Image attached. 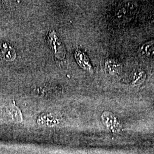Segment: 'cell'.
Segmentation results:
<instances>
[{
  "instance_id": "cell-2",
  "label": "cell",
  "mask_w": 154,
  "mask_h": 154,
  "mask_svg": "<svg viewBox=\"0 0 154 154\" xmlns=\"http://www.w3.org/2000/svg\"><path fill=\"white\" fill-rule=\"evenodd\" d=\"M16 51L11 45L5 41H0V62L14 61L16 58Z\"/></svg>"
},
{
  "instance_id": "cell-5",
  "label": "cell",
  "mask_w": 154,
  "mask_h": 154,
  "mask_svg": "<svg viewBox=\"0 0 154 154\" xmlns=\"http://www.w3.org/2000/svg\"><path fill=\"white\" fill-rule=\"evenodd\" d=\"M60 118L55 114H43L39 116L37 122L39 125H46V126H53L59 123Z\"/></svg>"
},
{
  "instance_id": "cell-4",
  "label": "cell",
  "mask_w": 154,
  "mask_h": 154,
  "mask_svg": "<svg viewBox=\"0 0 154 154\" xmlns=\"http://www.w3.org/2000/svg\"><path fill=\"white\" fill-rule=\"evenodd\" d=\"M105 71L110 76H118L121 72V65L114 60L109 59L105 62Z\"/></svg>"
},
{
  "instance_id": "cell-7",
  "label": "cell",
  "mask_w": 154,
  "mask_h": 154,
  "mask_svg": "<svg viewBox=\"0 0 154 154\" xmlns=\"http://www.w3.org/2000/svg\"><path fill=\"white\" fill-rule=\"evenodd\" d=\"M138 53L140 55L146 57L153 56L154 55V39L148 41L142 45L138 49Z\"/></svg>"
},
{
  "instance_id": "cell-1",
  "label": "cell",
  "mask_w": 154,
  "mask_h": 154,
  "mask_svg": "<svg viewBox=\"0 0 154 154\" xmlns=\"http://www.w3.org/2000/svg\"><path fill=\"white\" fill-rule=\"evenodd\" d=\"M49 44L55 57L60 60H63L66 55V50L62 42L56 35L55 32L52 31L48 37Z\"/></svg>"
},
{
  "instance_id": "cell-3",
  "label": "cell",
  "mask_w": 154,
  "mask_h": 154,
  "mask_svg": "<svg viewBox=\"0 0 154 154\" xmlns=\"http://www.w3.org/2000/svg\"><path fill=\"white\" fill-rule=\"evenodd\" d=\"M75 59L79 66L83 69L90 72H93V67L88 57L80 50L77 49L74 53Z\"/></svg>"
},
{
  "instance_id": "cell-8",
  "label": "cell",
  "mask_w": 154,
  "mask_h": 154,
  "mask_svg": "<svg viewBox=\"0 0 154 154\" xmlns=\"http://www.w3.org/2000/svg\"><path fill=\"white\" fill-rule=\"evenodd\" d=\"M6 113L13 121L16 123L21 122L22 116L21 112L15 105H11L6 109Z\"/></svg>"
},
{
  "instance_id": "cell-6",
  "label": "cell",
  "mask_w": 154,
  "mask_h": 154,
  "mask_svg": "<svg viewBox=\"0 0 154 154\" xmlns=\"http://www.w3.org/2000/svg\"><path fill=\"white\" fill-rule=\"evenodd\" d=\"M147 74L142 69H137L133 72L131 78V85L134 87L140 86L146 81Z\"/></svg>"
},
{
  "instance_id": "cell-9",
  "label": "cell",
  "mask_w": 154,
  "mask_h": 154,
  "mask_svg": "<svg viewBox=\"0 0 154 154\" xmlns=\"http://www.w3.org/2000/svg\"></svg>"
}]
</instances>
